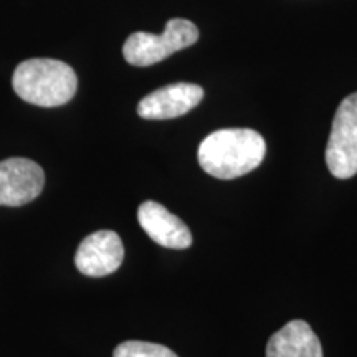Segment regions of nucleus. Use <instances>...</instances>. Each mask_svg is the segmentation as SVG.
Instances as JSON below:
<instances>
[{
	"label": "nucleus",
	"mask_w": 357,
	"mask_h": 357,
	"mask_svg": "<svg viewBox=\"0 0 357 357\" xmlns=\"http://www.w3.org/2000/svg\"><path fill=\"white\" fill-rule=\"evenodd\" d=\"M113 357H178L176 352L162 344L146 341L121 342L113 352Z\"/></svg>",
	"instance_id": "9d476101"
},
{
	"label": "nucleus",
	"mask_w": 357,
	"mask_h": 357,
	"mask_svg": "<svg viewBox=\"0 0 357 357\" xmlns=\"http://www.w3.org/2000/svg\"><path fill=\"white\" fill-rule=\"evenodd\" d=\"M45 172L33 160L10 158L0 162V205L22 207L42 194Z\"/></svg>",
	"instance_id": "39448f33"
},
{
	"label": "nucleus",
	"mask_w": 357,
	"mask_h": 357,
	"mask_svg": "<svg viewBox=\"0 0 357 357\" xmlns=\"http://www.w3.org/2000/svg\"><path fill=\"white\" fill-rule=\"evenodd\" d=\"M204 100L202 86L194 83H172L142 98L137 114L149 121H162L184 116Z\"/></svg>",
	"instance_id": "0eeeda50"
},
{
	"label": "nucleus",
	"mask_w": 357,
	"mask_h": 357,
	"mask_svg": "<svg viewBox=\"0 0 357 357\" xmlns=\"http://www.w3.org/2000/svg\"><path fill=\"white\" fill-rule=\"evenodd\" d=\"M137 222L149 238L160 247L184 250L192 245L189 227L154 200H146L137 208Z\"/></svg>",
	"instance_id": "6e6552de"
},
{
	"label": "nucleus",
	"mask_w": 357,
	"mask_h": 357,
	"mask_svg": "<svg viewBox=\"0 0 357 357\" xmlns=\"http://www.w3.org/2000/svg\"><path fill=\"white\" fill-rule=\"evenodd\" d=\"M124 260V247L119 235L113 230H100L88 235L79 243L75 265L79 273L101 278L114 273Z\"/></svg>",
	"instance_id": "423d86ee"
},
{
	"label": "nucleus",
	"mask_w": 357,
	"mask_h": 357,
	"mask_svg": "<svg viewBox=\"0 0 357 357\" xmlns=\"http://www.w3.org/2000/svg\"><path fill=\"white\" fill-rule=\"evenodd\" d=\"M199 40L197 26L185 19H171L160 35L136 32L123 47L124 60L132 66H151L166 60Z\"/></svg>",
	"instance_id": "7ed1b4c3"
},
{
	"label": "nucleus",
	"mask_w": 357,
	"mask_h": 357,
	"mask_svg": "<svg viewBox=\"0 0 357 357\" xmlns=\"http://www.w3.org/2000/svg\"><path fill=\"white\" fill-rule=\"evenodd\" d=\"M326 164L337 178H351L357 174V93L346 96L334 114Z\"/></svg>",
	"instance_id": "20e7f679"
},
{
	"label": "nucleus",
	"mask_w": 357,
	"mask_h": 357,
	"mask_svg": "<svg viewBox=\"0 0 357 357\" xmlns=\"http://www.w3.org/2000/svg\"><path fill=\"white\" fill-rule=\"evenodd\" d=\"M13 91L40 108H56L73 100L78 88L75 70L53 58H32L17 66L12 77Z\"/></svg>",
	"instance_id": "f03ea898"
},
{
	"label": "nucleus",
	"mask_w": 357,
	"mask_h": 357,
	"mask_svg": "<svg viewBox=\"0 0 357 357\" xmlns=\"http://www.w3.org/2000/svg\"><path fill=\"white\" fill-rule=\"evenodd\" d=\"M266 142L247 128L218 129L199 146V164L208 176L230 181L255 171L265 159Z\"/></svg>",
	"instance_id": "f257e3e1"
},
{
	"label": "nucleus",
	"mask_w": 357,
	"mask_h": 357,
	"mask_svg": "<svg viewBox=\"0 0 357 357\" xmlns=\"http://www.w3.org/2000/svg\"><path fill=\"white\" fill-rule=\"evenodd\" d=\"M266 357H323V347L306 321L293 319L270 337Z\"/></svg>",
	"instance_id": "1a4fd4ad"
}]
</instances>
